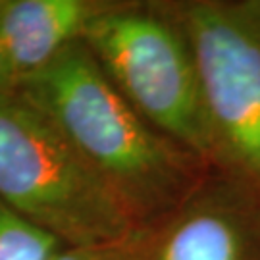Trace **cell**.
Returning <instances> with one entry per match:
<instances>
[{
	"label": "cell",
	"instance_id": "obj_6",
	"mask_svg": "<svg viewBox=\"0 0 260 260\" xmlns=\"http://www.w3.org/2000/svg\"><path fill=\"white\" fill-rule=\"evenodd\" d=\"M99 0H0V47L18 81L83 39Z\"/></svg>",
	"mask_w": 260,
	"mask_h": 260
},
{
	"label": "cell",
	"instance_id": "obj_1",
	"mask_svg": "<svg viewBox=\"0 0 260 260\" xmlns=\"http://www.w3.org/2000/svg\"><path fill=\"white\" fill-rule=\"evenodd\" d=\"M14 89L54 123L139 225L174 208L210 170L141 118L83 41Z\"/></svg>",
	"mask_w": 260,
	"mask_h": 260
},
{
	"label": "cell",
	"instance_id": "obj_9",
	"mask_svg": "<svg viewBox=\"0 0 260 260\" xmlns=\"http://www.w3.org/2000/svg\"><path fill=\"white\" fill-rule=\"evenodd\" d=\"M16 85V77L12 74L8 66V60L2 52V47H0V91H6V89H14Z\"/></svg>",
	"mask_w": 260,
	"mask_h": 260
},
{
	"label": "cell",
	"instance_id": "obj_2",
	"mask_svg": "<svg viewBox=\"0 0 260 260\" xmlns=\"http://www.w3.org/2000/svg\"><path fill=\"white\" fill-rule=\"evenodd\" d=\"M0 203L62 245H108L139 228L70 141L16 89L0 91Z\"/></svg>",
	"mask_w": 260,
	"mask_h": 260
},
{
	"label": "cell",
	"instance_id": "obj_8",
	"mask_svg": "<svg viewBox=\"0 0 260 260\" xmlns=\"http://www.w3.org/2000/svg\"><path fill=\"white\" fill-rule=\"evenodd\" d=\"M133 233L123 241L108 243V245H60L47 260H133L131 258Z\"/></svg>",
	"mask_w": 260,
	"mask_h": 260
},
{
	"label": "cell",
	"instance_id": "obj_7",
	"mask_svg": "<svg viewBox=\"0 0 260 260\" xmlns=\"http://www.w3.org/2000/svg\"><path fill=\"white\" fill-rule=\"evenodd\" d=\"M62 243L0 203V260H47Z\"/></svg>",
	"mask_w": 260,
	"mask_h": 260
},
{
	"label": "cell",
	"instance_id": "obj_4",
	"mask_svg": "<svg viewBox=\"0 0 260 260\" xmlns=\"http://www.w3.org/2000/svg\"><path fill=\"white\" fill-rule=\"evenodd\" d=\"M193 48L216 166L260 193V0L172 4Z\"/></svg>",
	"mask_w": 260,
	"mask_h": 260
},
{
	"label": "cell",
	"instance_id": "obj_3",
	"mask_svg": "<svg viewBox=\"0 0 260 260\" xmlns=\"http://www.w3.org/2000/svg\"><path fill=\"white\" fill-rule=\"evenodd\" d=\"M81 41L143 120L216 166L193 48L172 4L106 2Z\"/></svg>",
	"mask_w": 260,
	"mask_h": 260
},
{
	"label": "cell",
	"instance_id": "obj_5",
	"mask_svg": "<svg viewBox=\"0 0 260 260\" xmlns=\"http://www.w3.org/2000/svg\"><path fill=\"white\" fill-rule=\"evenodd\" d=\"M133 260H260V193L210 168L185 199L131 237Z\"/></svg>",
	"mask_w": 260,
	"mask_h": 260
}]
</instances>
